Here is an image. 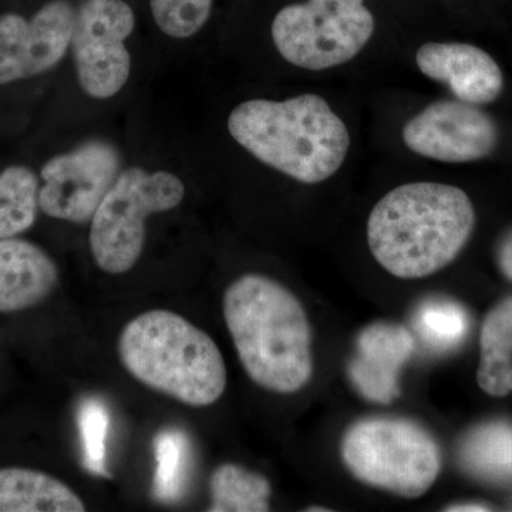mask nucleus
Returning <instances> with one entry per match:
<instances>
[{
    "label": "nucleus",
    "instance_id": "nucleus-7",
    "mask_svg": "<svg viewBox=\"0 0 512 512\" xmlns=\"http://www.w3.org/2000/svg\"><path fill=\"white\" fill-rule=\"evenodd\" d=\"M373 32L365 0H308L286 6L272 23V39L286 62L313 72L349 62Z\"/></svg>",
    "mask_w": 512,
    "mask_h": 512
},
{
    "label": "nucleus",
    "instance_id": "nucleus-8",
    "mask_svg": "<svg viewBox=\"0 0 512 512\" xmlns=\"http://www.w3.org/2000/svg\"><path fill=\"white\" fill-rule=\"evenodd\" d=\"M134 23L124 0H86L77 10L70 46L80 86L94 99H110L126 86L131 70L126 40Z\"/></svg>",
    "mask_w": 512,
    "mask_h": 512
},
{
    "label": "nucleus",
    "instance_id": "nucleus-22",
    "mask_svg": "<svg viewBox=\"0 0 512 512\" xmlns=\"http://www.w3.org/2000/svg\"><path fill=\"white\" fill-rule=\"evenodd\" d=\"M185 440L180 434L165 431L156 439L157 474L156 495L170 501L177 497L184 473Z\"/></svg>",
    "mask_w": 512,
    "mask_h": 512
},
{
    "label": "nucleus",
    "instance_id": "nucleus-9",
    "mask_svg": "<svg viewBox=\"0 0 512 512\" xmlns=\"http://www.w3.org/2000/svg\"><path fill=\"white\" fill-rule=\"evenodd\" d=\"M119 171L116 148L106 141H87L43 165L40 177L45 184L39 190V208L56 220L92 221Z\"/></svg>",
    "mask_w": 512,
    "mask_h": 512
},
{
    "label": "nucleus",
    "instance_id": "nucleus-18",
    "mask_svg": "<svg viewBox=\"0 0 512 512\" xmlns=\"http://www.w3.org/2000/svg\"><path fill=\"white\" fill-rule=\"evenodd\" d=\"M210 512H265L271 510V483L238 464H222L212 473Z\"/></svg>",
    "mask_w": 512,
    "mask_h": 512
},
{
    "label": "nucleus",
    "instance_id": "nucleus-25",
    "mask_svg": "<svg viewBox=\"0 0 512 512\" xmlns=\"http://www.w3.org/2000/svg\"><path fill=\"white\" fill-rule=\"evenodd\" d=\"M491 508L487 507L484 504L478 503H464V504H454L450 505V507L446 508V511H457V512H481V511H490Z\"/></svg>",
    "mask_w": 512,
    "mask_h": 512
},
{
    "label": "nucleus",
    "instance_id": "nucleus-13",
    "mask_svg": "<svg viewBox=\"0 0 512 512\" xmlns=\"http://www.w3.org/2000/svg\"><path fill=\"white\" fill-rule=\"evenodd\" d=\"M417 67L424 76L446 84L457 100L493 103L503 92L504 77L497 62L468 43H426L417 50Z\"/></svg>",
    "mask_w": 512,
    "mask_h": 512
},
{
    "label": "nucleus",
    "instance_id": "nucleus-14",
    "mask_svg": "<svg viewBox=\"0 0 512 512\" xmlns=\"http://www.w3.org/2000/svg\"><path fill=\"white\" fill-rule=\"evenodd\" d=\"M57 281V266L42 248L23 239H0V312L39 305Z\"/></svg>",
    "mask_w": 512,
    "mask_h": 512
},
{
    "label": "nucleus",
    "instance_id": "nucleus-1",
    "mask_svg": "<svg viewBox=\"0 0 512 512\" xmlns=\"http://www.w3.org/2000/svg\"><path fill=\"white\" fill-rule=\"evenodd\" d=\"M476 224L473 202L454 185H400L377 202L367 242L377 262L400 279H420L450 265Z\"/></svg>",
    "mask_w": 512,
    "mask_h": 512
},
{
    "label": "nucleus",
    "instance_id": "nucleus-4",
    "mask_svg": "<svg viewBox=\"0 0 512 512\" xmlns=\"http://www.w3.org/2000/svg\"><path fill=\"white\" fill-rule=\"evenodd\" d=\"M121 363L138 382L192 407L220 400L227 367L211 336L171 311L141 313L119 340Z\"/></svg>",
    "mask_w": 512,
    "mask_h": 512
},
{
    "label": "nucleus",
    "instance_id": "nucleus-19",
    "mask_svg": "<svg viewBox=\"0 0 512 512\" xmlns=\"http://www.w3.org/2000/svg\"><path fill=\"white\" fill-rule=\"evenodd\" d=\"M39 180L23 165L0 171V239L13 238L35 224Z\"/></svg>",
    "mask_w": 512,
    "mask_h": 512
},
{
    "label": "nucleus",
    "instance_id": "nucleus-5",
    "mask_svg": "<svg viewBox=\"0 0 512 512\" xmlns=\"http://www.w3.org/2000/svg\"><path fill=\"white\" fill-rule=\"evenodd\" d=\"M340 454L357 480L404 498L426 494L441 470L439 444L429 431L394 417L357 421L343 436Z\"/></svg>",
    "mask_w": 512,
    "mask_h": 512
},
{
    "label": "nucleus",
    "instance_id": "nucleus-23",
    "mask_svg": "<svg viewBox=\"0 0 512 512\" xmlns=\"http://www.w3.org/2000/svg\"><path fill=\"white\" fill-rule=\"evenodd\" d=\"M79 423L87 470L99 476H107L104 468V440L109 427V416L106 410L96 400H87L80 407Z\"/></svg>",
    "mask_w": 512,
    "mask_h": 512
},
{
    "label": "nucleus",
    "instance_id": "nucleus-24",
    "mask_svg": "<svg viewBox=\"0 0 512 512\" xmlns=\"http://www.w3.org/2000/svg\"><path fill=\"white\" fill-rule=\"evenodd\" d=\"M497 259L501 272L512 281V231L501 239L500 245H498Z\"/></svg>",
    "mask_w": 512,
    "mask_h": 512
},
{
    "label": "nucleus",
    "instance_id": "nucleus-6",
    "mask_svg": "<svg viewBox=\"0 0 512 512\" xmlns=\"http://www.w3.org/2000/svg\"><path fill=\"white\" fill-rule=\"evenodd\" d=\"M174 174L131 167L119 174L94 212L90 248L101 271H130L143 254L148 215L173 210L184 198Z\"/></svg>",
    "mask_w": 512,
    "mask_h": 512
},
{
    "label": "nucleus",
    "instance_id": "nucleus-15",
    "mask_svg": "<svg viewBox=\"0 0 512 512\" xmlns=\"http://www.w3.org/2000/svg\"><path fill=\"white\" fill-rule=\"evenodd\" d=\"M69 485L28 468H0V512H83Z\"/></svg>",
    "mask_w": 512,
    "mask_h": 512
},
{
    "label": "nucleus",
    "instance_id": "nucleus-3",
    "mask_svg": "<svg viewBox=\"0 0 512 512\" xmlns=\"http://www.w3.org/2000/svg\"><path fill=\"white\" fill-rule=\"evenodd\" d=\"M228 130L256 160L305 184L332 177L350 148L348 127L316 94L245 101L232 110Z\"/></svg>",
    "mask_w": 512,
    "mask_h": 512
},
{
    "label": "nucleus",
    "instance_id": "nucleus-20",
    "mask_svg": "<svg viewBox=\"0 0 512 512\" xmlns=\"http://www.w3.org/2000/svg\"><path fill=\"white\" fill-rule=\"evenodd\" d=\"M467 312L458 303L430 299L417 309L414 328L420 339L434 350L456 348L468 332Z\"/></svg>",
    "mask_w": 512,
    "mask_h": 512
},
{
    "label": "nucleus",
    "instance_id": "nucleus-21",
    "mask_svg": "<svg viewBox=\"0 0 512 512\" xmlns=\"http://www.w3.org/2000/svg\"><path fill=\"white\" fill-rule=\"evenodd\" d=\"M158 28L175 39H187L204 28L212 0H150Z\"/></svg>",
    "mask_w": 512,
    "mask_h": 512
},
{
    "label": "nucleus",
    "instance_id": "nucleus-10",
    "mask_svg": "<svg viewBox=\"0 0 512 512\" xmlns=\"http://www.w3.org/2000/svg\"><path fill=\"white\" fill-rule=\"evenodd\" d=\"M403 141L410 151L443 163H470L493 153L494 120L476 104L439 100L407 121Z\"/></svg>",
    "mask_w": 512,
    "mask_h": 512
},
{
    "label": "nucleus",
    "instance_id": "nucleus-11",
    "mask_svg": "<svg viewBox=\"0 0 512 512\" xmlns=\"http://www.w3.org/2000/svg\"><path fill=\"white\" fill-rule=\"evenodd\" d=\"M74 10L63 0L47 3L32 20L0 16V84L39 76L55 67L72 42Z\"/></svg>",
    "mask_w": 512,
    "mask_h": 512
},
{
    "label": "nucleus",
    "instance_id": "nucleus-16",
    "mask_svg": "<svg viewBox=\"0 0 512 512\" xmlns=\"http://www.w3.org/2000/svg\"><path fill=\"white\" fill-rule=\"evenodd\" d=\"M477 382L490 396L512 393V296L495 305L485 316Z\"/></svg>",
    "mask_w": 512,
    "mask_h": 512
},
{
    "label": "nucleus",
    "instance_id": "nucleus-17",
    "mask_svg": "<svg viewBox=\"0 0 512 512\" xmlns=\"http://www.w3.org/2000/svg\"><path fill=\"white\" fill-rule=\"evenodd\" d=\"M460 460L468 473L488 481L512 478V424H484L467 434L460 447Z\"/></svg>",
    "mask_w": 512,
    "mask_h": 512
},
{
    "label": "nucleus",
    "instance_id": "nucleus-12",
    "mask_svg": "<svg viewBox=\"0 0 512 512\" xmlns=\"http://www.w3.org/2000/svg\"><path fill=\"white\" fill-rule=\"evenodd\" d=\"M414 350L412 333L396 323H373L356 340L348 375L360 396L389 404L400 393L399 376Z\"/></svg>",
    "mask_w": 512,
    "mask_h": 512
},
{
    "label": "nucleus",
    "instance_id": "nucleus-2",
    "mask_svg": "<svg viewBox=\"0 0 512 512\" xmlns=\"http://www.w3.org/2000/svg\"><path fill=\"white\" fill-rule=\"evenodd\" d=\"M224 319L252 382L291 394L311 382L312 332L296 296L274 279L249 274L224 293Z\"/></svg>",
    "mask_w": 512,
    "mask_h": 512
}]
</instances>
